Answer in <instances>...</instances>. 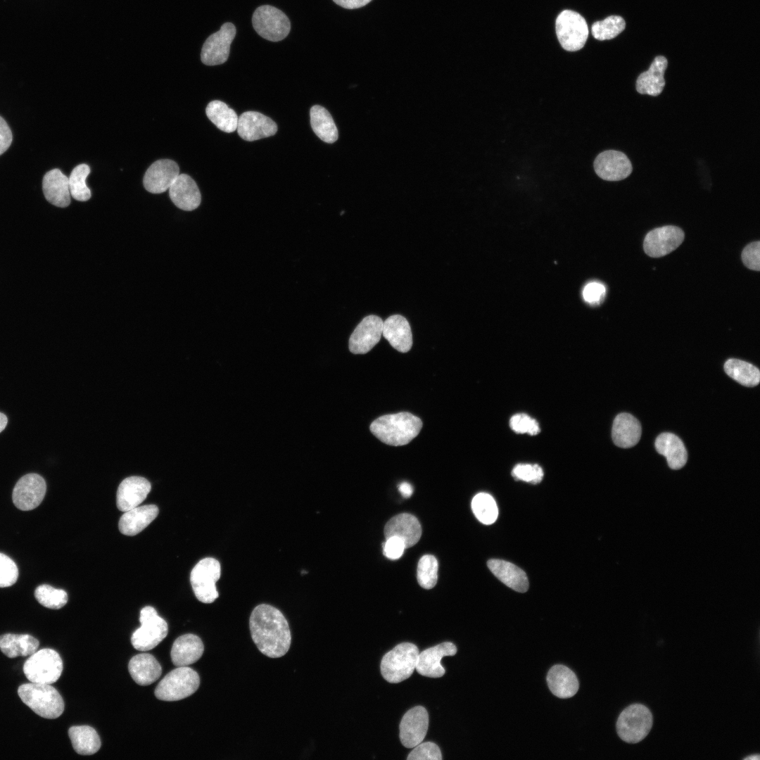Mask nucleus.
<instances>
[{
    "instance_id": "obj_38",
    "label": "nucleus",
    "mask_w": 760,
    "mask_h": 760,
    "mask_svg": "<svg viewBox=\"0 0 760 760\" xmlns=\"http://www.w3.org/2000/svg\"><path fill=\"white\" fill-rule=\"evenodd\" d=\"M724 370L730 377L745 386H756L760 381L759 369L743 360L733 358L726 360Z\"/></svg>"
},
{
    "instance_id": "obj_7",
    "label": "nucleus",
    "mask_w": 760,
    "mask_h": 760,
    "mask_svg": "<svg viewBox=\"0 0 760 760\" xmlns=\"http://www.w3.org/2000/svg\"><path fill=\"white\" fill-rule=\"evenodd\" d=\"M63 671V661L54 650L44 648L36 651L26 660L23 672L31 683L51 684L57 681Z\"/></svg>"
},
{
    "instance_id": "obj_22",
    "label": "nucleus",
    "mask_w": 760,
    "mask_h": 760,
    "mask_svg": "<svg viewBox=\"0 0 760 760\" xmlns=\"http://www.w3.org/2000/svg\"><path fill=\"white\" fill-rule=\"evenodd\" d=\"M169 196L179 208L191 211L197 208L201 195L195 181L188 175L179 174L169 188Z\"/></svg>"
},
{
    "instance_id": "obj_1",
    "label": "nucleus",
    "mask_w": 760,
    "mask_h": 760,
    "mask_svg": "<svg viewBox=\"0 0 760 760\" xmlns=\"http://www.w3.org/2000/svg\"><path fill=\"white\" fill-rule=\"evenodd\" d=\"M249 628L252 640L265 656L279 658L289 651L291 642L290 628L277 608L267 604L255 607L250 616Z\"/></svg>"
},
{
    "instance_id": "obj_3",
    "label": "nucleus",
    "mask_w": 760,
    "mask_h": 760,
    "mask_svg": "<svg viewBox=\"0 0 760 760\" xmlns=\"http://www.w3.org/2000/svg\"><path fill=\"white\" fill-rule=\"evenodd\" d=\"M18 694L24 704L43 718H56L64 711L63 699L51 684L25 683L18 688Z\"/></svg>"
},
{
    "instance_id": "obj_50",
    "label": "nucleus",
    "mask_w": 760,
    "mask_h": 760,
    "mask_svg": "<svg viewBox=\"0 0 760 760\" xmlns=\"http://www.w3.org/2000/svg\"><path fill=\"white\" fill-rule=\"evenodd\" d=\"M382 547L384 555L387 558L393 560L399 559L406 549L403 540L396 536L386 538V541L382 544Z\"/></svg>"
},
{
    "instance_id": "obj_9",
    "label": "nucleus",
    "mask_w": 760,
    "mask_h": 760,
    "mask_svg": "<svg viewBox=\"0 0 760 760\" xmlns=\"http://www.w3.org/2000/svg\"><path fill=\"white\" fill-rule=\"evenodd\" d=\"M220 574V564L213 557L202 559L193 568L190 581L195 596L200 602L212 603L218 597L215 583Z\"/></svg>"
},
{
    "instance_id": "obj_32",
    "label": "nucleus",
    "mask_w": 760,
    "mask_h": 760,
    "mask_svg": "<svg viewBox=\"0 0 760 760\" xmlns=\"http://www.w3.org/2000/svg\"><path fill=\"white\" fill-rule=\"evenodd\" d=\"M656 450L664 455L672 469H681L688 460L687 450L679 437L671 433L659 434L654 442Z\"/></svg>"
},
{
    "instance_id": "obj_37",
    "label": "nucleus",
    "mask_w": 760,
    "mask_h": 760,
    "mask_svg": "<svg viewBox=\"0 0 760 760\" xmlns=\"http://www.w3.org/2000/svg\"><path fill=\"white\" fill-rule=\"evenodd\" d=\"M208 119L220 130L231 133L237 129L236 112L225 103L219 100L210 101L205 108Z\"/></svg>"
},
{
    "instance_id": "obj_30",
    "label": "nucleus",
    "mask_w": 760,
    "mask_h": 760,
    "mask_svg": "<svg viewBox=\"0 0 760 760\" xmlns=\"http://www.w3.org/2000/svg\"><path fill=\"white\" fill-rule=\"evenodd\" d=\"M547 683L552 693L559 698L573 697L579 687L575 673L562 664L555 665L549 670Z\"/></svg>"
},
{
    "instance_id": "obj_6",
    "label": "nucleus",
    "mask_w": 760,
    "mask_h": 760,
    "mask_svg": "<svg viewBox=\"0 0 760 760\" xmlns=\"http://www.w3.org/2000/svg\"><path fill=\"white\" fill-rule=\"evenodd\" d=\"M653 723L650 710L644 704H633L625 708L616 721L619 737L628 743H638L650 733Z\"/></svg>"
},
{
    "instance_id": "obj_39",
    "label": "nucleus",
    "mask_w": 760,
    "mask_h": 760,
    "mask_svg": "<svg viewBox=\"0 0 760 760\" xmlns=\"http://www.w3.org/2000/svg\"><path fill=\"white\" fill-rule=\"evenodd\" d=\"M471 509L477 519L484 524H491L498 518L496 502L488 493H480L476 495L471 501Z\"/></svg>"
},
{
    "instance_id": "obj_14",
    "label": "nucleus",
    "mask_w": 760,
    "mask_h": 760,
    "mask_svg": "<svg viewBox=\"0 0 760 760\" xmlns=\"http://www.w3.org/2000/svg\"><path fill=\"white\" fill-rule=\"evenodd\" d=\"M684 239L683 231L676 226H664L650 231L643 243L645 253L652 258L664 256L676 250Z\"/></svg>"
},
{
    "instance_id": "obj_51",
    "label": "nucleus",
    "mask_w": 760,
    "mask_h": 760,
    "mask_svg": "<svg viewBox=\"0 0 760 760\" xmlns=\"http://www.w3.org/2000/svg\"><path fill=\"white\" fill-rule=\"evenodd\" d=\"M12 140L11 130L5 120L0 116V155L9 148Z\"/></svg>"
},
{
    "instance_id": "obj_34",
    "label": "nucleus",
    "mask_w": 760,
    "mask_h": 760,
    "mask_svg": "<svg viewBox=\"0 0 760 760\" xmlns=\"http://www.w3.org/2000/svg\"><path fill=\"white\" fill-rule=\"evenodd\" d=\"M39 645V640L27 634L6 633L0 636V650L9 658L30 656Z\"/></svg>"
},
{
    "instance_id": "obj_31",
    "label": "nucleus",
    "mask_w": 760,
    "mask_h": 760,
    "mask_svg": "<svg viewBox=\"0 0 760 760\" xmlns=\"http://www.w3.org/2000/svg\"><path fill=\"white\" fill-rule=\"evenodd\" d=\"M128 669L133 680L142 686L154 683L162 673L160 664L148 653L134 656L129 662Z\"/></svg>"
},
{
    "instance_id": "obj_46",
    "label": "nucleus",
    "mask_w": 760,
    "mask_h": 760,
    "mask_svg": "<svg viewBox=\"0 0 760 760\" xmlns=\"http://www.w3.org/2000/svg\"><path fill=\"white\" fill-rule=\"evenodd\" d=\"M18 578V569L15 562L0 552V588L13 585Z\"/></svg>"
},
{
    "instance_id": "obj_43",
    "label": "nucleus",
    "mask_w": 760,
    "mask_h": 760,
    "mask_svg": "<svg viewBox=\"0 0 760 760\" xmlns=\"http://www.w3.org/2000/svg\"><path fill=\"white\" fill-rule=\"evenodd\" d=\"M438 564L436 557L431 555L422 557L417 565V581L425 589L433 588L438 580Z\"/></svg>"
},
{
    "instance_id": "obj_12",
    "label": "nucleus",
    "mask_w": 760,
    "mask_h": 760,
    "mask_svg": "<svg viewBox=\"0 0 760 760\" xmlns=\"http://www.w3.org/2000/svg\"><path fill=\"white\" fill-rule=\"evenodd\" d=\"M235 35L236 27L229 22L224 23L220 30L210 35L201 49V59L203 63L217 65L226 62Z\"/></svg>"
},
{
    "instance_id": "obj_52",
    "label": "nucleus",
    "mask_w": 760,
    "mask_h": 760,
    "mask_svg": "<svg viewBox=\"0 0 760 760\" xmlns=\"http://www.w3.org/2000/svg\"><path fill=\"white\" fill-rule=\"evenodd\" d=\"M372 0H333L337 5L346 9H356L363 7Z\"/></svg>"
},
{
    "instance_id": "obj_11",
    "label": "nucleus",
    "mask_w": 760,
    "mask_h": 760,
    "mask_svg": "<svg viewBox=\"0 0 760 760\" xmlns=\"http://www.w3.org/2000/svg\"><path fill=\"white\" fill-rule=\"evenodd\" d=\"M555 29L561 46L569 51L582 49L588 37L585 20L578 13L571 10H564L559 14Z\"/></svg>"
},
{
    "instance_id": "obj_16",
    "label": "nucleus",
    "mask_w": 760,
    "mask_h": 760,
    "mask_svg": "<svg viewBox=\"0 0 760 760\" xmlns=\"http://www.w3.org/2000/svg\"><path fill=\"white\" fill-rule=\"evenodd\" d=\"M429 727V715L422 706L408 710L400 723V740L407 748H413L424 739Z\"/></svg>"
},
{
    "instance_id": "obj_24",
    "label": "nucleus",
    "mask_w": 760,
    "mask_h": 760,
    "mask_svg": "<svg viewBox=\"0 0 760 760\" xmlns=\"http://www.w3.org/2000/svg\"><path fill=\"white\" fill-rule=\"evenodd\" d=\"M382 334L391 346L400 353H407L412 348L411 328L408 321L402 315L388 317L383 323Z\"/></svg>"
},
{
    "instance_id": "obj_20",
    "label": "nucleus",
    "mask_w": 760,
    "mask_h": 760,
    "mask_svg": "<svg viewBox=\"0 0 760 760\" xmlns=\"http://www.w3.org/2000/svg\"><path fill=\"white\" fill-rule=\"evenodd\" d=\"M457 650L456 646L451 642H444L426 649L419 653L415 670L426 677H442L445 670L441 664V659L445 656H454Z\"/></svg>"
},
{
    "instance_id": "obj_5",
    "label": "nucleus",
    "mask_w": 760,
    "mask_h": 760,
    "mask_svg": "<svg viewBox=\"0 0 760 760\" xmlns=\"http://www.w3.org/2000/svg\"><path fill=\"white\" fill-rule=\"evenodd\" d=\"M200 678L188 666H177L158 684L156 697L163 701H178L193 695L198 688Z\"/></svg>"
},
{
    "instance_id": "obj_26",
    "label": "nucleus",
    "mask_w": 760,
    "mask_h": 760,
    "mask_svg": "<svg viewBox=\"0 0 760 760\" xmlns=\"http://www.w3.org/2000/svg\"><path fill=\"white\" fill-rule=\"evenodd\" d=\"M204 646L201 639L191 633L177 638L174 642L170 657L176 666H188L203 655Z\"/></svg>"
},
{
    "instance_id": "obj_21",
    "label": "nucleus",
    "mask_w": 760,
    "mask_h": 760,
    "mask_svg": "<svg viewBox=\"0 0 760 760\" xmlns=\"http://www.w3.org/2000/svg\"><path fill=\"white\" fill-rule=\"evenodd\" d=\"M151 488L150 482L144 477L134 476L125 479L117 491L118 508L125 512L139 506L146 499Z\"/></svg>"
},
{
    "instance_id": "obj_17",
    "label": "nucleus",
    "mask_w": 760,
    "mask_h": 760,
    "mask_svg": "<svg viewBox=\"0 0 760 760\" xmlns=\"http://www.w3.org/2000/svg\"><path fill=\"white\" fill-rule=\"evenodd\" d=\"M594 169L598 177L607 181H619L628 177L633 170L631 163L623 152L608 150L596 157Z\"/></svg>"
},
{
    "instance_id": "obj_19",
    "label": "nucleus",
    "mask_w": 760,
    "mask_h": 760,
    "mask_svg": "<svg viewBox=\"0 0 760 760\" xmlns=\"http://www.w3.org/2000/svg\"><path fill=\"white\" fill-rule=\"evenodd\" d=\"M236 129L243 139L253 141L275 134L277 125L271 118L259 112L246 111L239 117Z\"/></svg>"
},
{
    "instance_id": "obj_15",
    "label": "nucleus",
    "mask_w": 760,
    "mask_h": 760,
    "mask_svg": "<svg viewBox=\"0 0 760 760\" xmlns=\"http://www.w3.org/2000/svg\"><path fill=\"white\" fill-rule=\"evenodd\" d=\"M383 320L371 315L362 319L349 338V350L354 354H365L375 346L382 335Z\"/></svg>"
},
{
    "instance_id": "obj_53",
    "label": "nucleus",
    "mask_w": 760,
    "mask_h": 760,
    "mask_svg": "<svg viewBox=\"0 0 760 760\" xmlns=\"http://www.w3.org/2000/svg\"><path fill=\"white\" fill-rule=\"evenodd\" d=\"M398 490L403 497L405 498H410L413 492L412 486L407 482L401 483L398 486Z\"/></svg>"
},
{
    "instance_id": "obj_48",
    "label": "nucleus",
    "mask_w": 760,
    "mask_h": 760,
    "mask_svg": "<svg viewBox=\"0 0 760 760\" xmlns=\"http://www.w3.org/2000/svg\"><path fill=\"white\" fill-rule=\"evenodd\" d=\"M742 260L745 265L750 270L759 271L760 270V243L752 242L748 244L742 253Z\"/></svg>"
},
{
    "instance_id": "obj_28",
    "label": "nucleus",
    "mask_w": 760,
    "mask_h": 760,
    "mask_svg": "<svg viewBox=\"0 0 760 760\" xmlns=\"http://www.w3.org/2000/svg\"><path fill=\"white\" fill-rule=\"evenodd\" d=\"M158 512L155 505L137 506L126 511L120 519L119 530L124 535L135 536L156 519Z\"/></svg>"
},
{
    "instance_id": "obj_45",
    "label": "nucleus",
    "mask_w": 760,
    "mask_h": 760,
    "mask_svg": "<svg viewBox=\"0 0 760 760\" xmlns=\"http://www.w3.org/2000/svg\"><path fill=\"white\" fill-rule=\"evenodd\" d=\"M509 426L517 433H528L531 436L538 434L540 431L538 422L524 413L513 415L509 420Z\"/></svg>"
},
{
    "instance_id": "obj_42",
    "label": "nucleus",
    "mask_w": 760,
    "mask_h": 760,
    "mask_svg": "<svg viewBox=\"0 0 760 760\" xmlns=\"http://www.w3.org/2000/svg\"><path fill=\"white\" fill-rule=\"evenodd\" d=\"M34 597L39 604L49 609H58L68 602V594L62 589L43 584L34 590Z\"/></svg>"
},
{
    "instance_id": "obj_36",
    "label": "nucleus",
    "mask_w": 760,
    "mask_h": 760,
    "mask_svg": "<svg viewBox=\"0 0 760 760\" xmlns=\"http://www.w3.org/2000/svg\"><path fill=\"white\" fill-rule=\"evenodd\" d=\"M310 116L311 127L322 141L332 144L338 139L337 127L326 108L319 105L313 106L310 108Z\"/></svg>"
},
{
    "instance_id": "obj_8",
    "label": "nucleus",
    "mask_w": 760,
    "mask_h": 760,
    "mask_svg": "<svg viewBox=\"0 0 760 760\" xmlns=\"http://www.w3.org/2000/svg\"><path fill=\"white\" fill-rule=\"evenodd\" d=\"M139 621L141 626L135 630L131 638L132 645L136 650H150L167 636V623L153 607L146 606L141 610Z\"/></svg>"
},
{
    "instance_id": "obj_41",
    "label": "nucleus",
    "mask_w": 760,
    "mask_h": 760,
    "mask_svg": "<svg viewBox=\"0 0 760 760\" xmlns=\"http://www.w3.org/2000/svg\"><path fill=\"white\" fill-rule=\"evenodd\" d=\"M626 27L623 18L619 15H611L605 19L594 23L591 27L593 36L598 40L612 39L619 35Z\"/></svg>"
},
{
    "instance_id": "obj_35",
    "label": "nucleus",
    "mask_w": 760,
    "mask_h": 760,
    "mask_svg": "<svg viewBox=\"0 0 760 760\" xmlns=\"http://www.w3.org/2000/svg\"><path fill=\"white\" fill-rule=\"evenodd\" d=\"M68 735L75 751L81 755H91L101 747L97 732L89 726H75L69 728Z\"/></svg>"
},
{
    "instance_id": "obj_55",
    "label": "nucleus",
    "mask_w": 760,
    "mask_h": 760,
    "mask_svg": "<svg viewBox=\"0 0 760 760\" xmlns=\"http://www.w3.org/2000/svg\"><path fill=\"white\" fill-rule=\"evenodd\" d=\"M759 758H760L759 754H752L751 756H748L744 758V759L759 760Z\"/></svg>"
},
{
    "instance_id": "obj_33",
    "label": "nucleus",
    "mask_w": 760,
    "mask_h": 760,
    "mask_svg": "<svg viewBox=\"0 0 760 760\" xmlns=\"http://www.w3.org/2000/svg\"><path fill=\"white\" fill-rule=\"evenodd\" d=\"M487 565L490 571L507 586L519 593H524L528 588V581L525 572L507 561L492 559Z\"/></svg>"
},
{
    "instance_id": "obj_13",
    "label": "nucleus",
    "mask_w": 760,
    "mask_h": 760,
    "mask_svg": "<svg viewBox=\"0 0 760 760\" xmlns=\"http://www.w3.org/2000/svg\"><path fill=\"white\" fill-rule=\"evenodd\" d=\"M46 484L42 476L37 474H28L16 483L12 493L15 506L23 511H29L38 507L43 500Z\"/></svg>"
},
{
    "instance_id": "obj_29",
    "label": "nucleus",
    "mask_w": 760,
    "mask_h": 760,
    "mask_svg": "<svg viewBox=\"0 0 760 760\" xmlns=\"http://www.w3.org/2000/svg\"><path fill=\"white\" fill-rule=\"evenodd\" d=\"M668 65L667 59L662 56L654 58L647 71L642 72L636 80V90L641 94L656 96L659 95L665 86L664 71Z\"/></svg>"
},
{
    "instance_id": "obj_54",
    "label": "nucleus",
    "mask_w": 760,
    "mask_h": 760,
    "mask_svg": "<svg viewBox=\"0 0 760 760\" xmlns=\"http://www.w3.org/2000/svg\"><path fill=\"white\" fill-rule=\"evenodd\" d=\"M8 422L6 416L0 412V432H1L6 427Z\"/></svg>"
},
{
    "instance_id": "obj_47",
    "label": "nucleus",
    "mask_w": 760,
    "mask_h": 760,
    "mask_svg": "<svg viewBox=\"0 0 760 760\" xmlns=\"http://www.w3.org/2000/svg\"><path fill=\"white\" fill-rule=\"evenodd\" d=\"M407 760H441L442 755L439 747L431 742L419 743L410 752Z\"/></svg>"
},
{
    "instance_id": "obj_40",
    "label": "nucleus",
    "mask_w": 760,
    "mask_h": 760,
    "mask_svg": "<svg viewBox=\"0 0 760 760\" xmlns=\"http://www.w3.org/2000/svg\"><path fill=\"white\" fill-rule=\"evenodd\" d=\"M87 164L76 166L68 177L70 196L79 201H87L91 198V191L86 184V179L90 173Z\"/></svg>"
},
{
    "instance_id": "obj_23",
    "label": "nucleus",
    "mask_w": 760,
    "mask_h": 760,
    "mask_svg": "<svg viewBox=\"0 0 760 760\" xmlns=\"http://www.w3.org/2000/svg\"><path fill=\"white\" fill-rule=\"evenodd\" d=\"M386 538L396 536L402 539L408 548L414 545L420 539L422 527L418 519L413 515L402 513L392 517L385 525Z\"/></svg>"
},
{
    "instance_id": "obj_27",
    "label": "nucleus",
    "mask_w": 760,
    "mask_h": 760,
    "mask_svg": "<svg viewBox=\"0 0 760 760\" xmlns=\"http://www.w3.org/2000/svg\"><path fill=\"white\" fill-rule=\"evenodd\" d=\"M642 428L639 421L629 413H620L614 419L612 436L614 444L622 448L635 445L640 439Z\"/></svg>"
},
{
    "instance_id": "obj_2",
    "label": "nucleus",
    "mask_w": 760,
    "mask_h": 760,
    "mask_svg": "<svg viewBox=\"0 0 760 760\" xmlns=\"http://www.w3.org/2000/svg\"><path fill=\"white\" fill-rule=\"evenodd\" d=\"M422 422L417 416L402 412L386 414L373 421L370 431L381 442L393 446L409 443L419 433Z\"/></svg>"
},
{
    "instance_id": "obj_18",
    "label": "nucleus",
    "mask_w": 760,
    "mask_h": 760,
    "mask_svg": "<svg viewBox=\"0 0 760 760\" xmlns=\"http://www.w3.org/2000/svg\"><path fill=\"white\" fill-rule=\"evenodd\" d=\"M179 175L178 165L170 159L155 161L147 169L143 179L144 188L150 193L160 194L169 189Z\"/></svg>"
},
{
    "instance_id": "obj_10",
    "label": "nucleus",
    "mask_w": 760,
    "mask_h": 760,
    "mask_svg": "<svg viewBox=\"0 0 760 760\" xmlns=\"http://www.w3.org/2000/svg\"><path fill=\"white\" fill-rule=\"evenodd\" d=\"M252 24L255 32L262 38L279 42L289 34L291 23L287 15L277 8L263 5L258 7L252 17Z\"/></svg>"
},
{
    "instance_id": "obj_4",
    "label": "nucleus",
    "mask_w": 760,
    "mask_h": 760,
    "mask_svg": "<svg viewBox=\"0 0 760 760\" xmlns=\"http://www.w3.org/2000/svg\"><path fill=\"white\" fill-rule=\"evenodd\" d=\"M419 653L418 647L413 643L402 642L396 645L381 659L380 668L383 678L391 683L410 678L416 669Z\"/></svg>"
},
{
    "instance_id": "obj_44",
    "label": "nucleus",
    "mask_w": 760,
    "mask_h": 760,
    "mask_svg": "<svg viewBox=\"0 0 760 760\" xmlns=\"http://www.w3.org/2000/svg\"><path fill=\"white\" fill-rule=\"evenodd\" d=\"M512 475L517 480L536 484L542 481L544 474L538 464H518L512 469Z\"/></svg>"
},
{
    "instance_id": "obj_25",
    "label": "nucleus",
    "mask_w": 760,
    "mask_h": 760,
    "mask_svg": "<svg viewBox=\"0 0 760 760\" xmlns=\"http://www.w3.org/2000/svg\"><path fill=\"white\" fill-rule=\"evenodd\" d=\"M42 189L46 199L51 204L60 208L70 205L68 177L59 169H53L44 175Z\"/></svg>"
},
{
    "instance_id": "obj_49",
    "label": "nucleus",
    "mask_w": 760,
    "mask_h": 760,
    "mask_svg": "<svg viewBox=\"0 0 760 760\" xmlns=\"http://www.w3.org/2000/svg\"><path fill=\"white\" fill-rule=\"evenodd\" d=\"M605 293V286L598 281L589 282L583 289V299L589 304H599L603 300Z\"/></svg>"
}]
</instances>
